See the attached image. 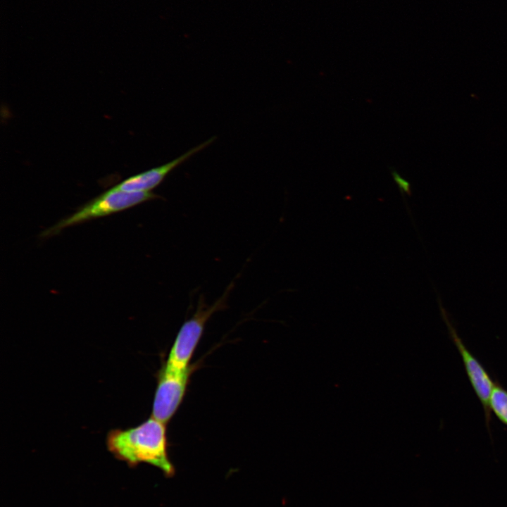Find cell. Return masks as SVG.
Wrapping results in <instances>:
<instances>
[{
    "label": "cell",
    "instance_id": "cell-2",
    "mask_svg": "<svg viewBox=\"0 0 507 507\" xmlns=\"http://www.w3.org/2000/svg\"><path fill=\"white\" fill-rule=\"evenodd\" d=\"M233 287L234 282H231L223 294L211 306L205 303L204 297L200 296L196 312L182 324L176 336L164 364L167 368L176 371H184L189 368V362L203 334L206 323L215 312L225 308Z\"/></svg>",
    "mask_w": 507,
    "mask_h": 507
},
{
    "label": "cell",
    "instance_id": "cell-6",
    "mask_svg": "<svg viewBox=\"0 0 507 507\" xmlns=\"http://www.w3.org/2000/svg\"><path fill=\"white\" fill-rule=\"evenodd\" d=\"M215 139V137H212L206 140L164 165L130 176L115 185L114 187L117 189L128 192H151L159 185L173 169L178 167L199 151L208 146Z\"/></svg>",
    "mask_w": 507,
    "mask_h": 507
},
{
    "label": "cell",
    "instance_id": "cell-5",
    "mask_svg": "<svg viewBox=\"0 0 507 507\" xmlns=\"http://www.w3.org/2000/svg\"><path fill=\"white\" fill-rule=\"evenodd\" d=\"M192 368L176 371L163 365L158 373L152 417L166 424L174 415L184 396Z\"/></svg>",
    "mask_w": 507,
    "mask_h": 507
},
{
    "label": "cell",
    "instance_id": "cell-1",
    "mask_svg": "<svg viewBox=\"0 0 507 507\" xmlns=\"http://www.w3.org/2000/svg\"><path fill=\"white\" fill-rule=\"evenodd\" d=\"M106 446L114 457L130 467L146 463L167 476L175 472L168 454L165 424L152 416L134 427L111 430L107 434Z\"/></svg>",
    "mask_w": 507,
    "mask_h": 507
},
{
    "label": "cell",
    "instance_id": "cell-4",
    "mask_svg": "<svg viewBox=\"0 0 507 507\" xmlns=\"http://www.w3.org/2000/svg\"><path fill=\"white\" fill-rule=\"evenodd\" d=\"M438 301L442 317L447 326L450 337L457 348L462 358L470 384L482 406L487 428L489 433H491V411L489 408V399L494 384V381L491 379L487 371L481 363L465 346L463 340L457 333L454 326L451 323L446 311L442 305L441 301L438 299Z\"/></svg>",
    "mask_w": 507,
    "mask_h": 507
},
{
    "label": "cell",
    "instance_id": "cell-8",
    "mask_svg": "<svg viewBox=\"0 0 507 507\" xmlns=\"http://www.w3.org/2000/svg\"><path fill=\"white\" fill-rule=\"evenodd\" d=\"M391 174L396 184L399 187L401 195L403 196L404 193L408 196H411L412 193L409 182L403 179L394 169L391 170Z\"/></svg>",
    "mask_w": 507,
    "mask_h": 507
},
{
    "label": "cell",
    "instance_id": "cell-7",
    "mask_svg": "<svg viewBox=\"0 0 507 507\" xmlns=\"http://www.w3.org/2000/svg\"><path fill=\"white\" fill-rule=\"evenodd\" d=\"M489 408L491 412L507 426V390L496 381L490 395Z\"/></svg>",
    "mask_w": 507,
    "mask_h": 507
},
{
    "label": "cell",
    "instance_id": "cell-3",
    "mask_svg": "<svg viewBox=\"0 0 507 507\" xmlns=\"http://www.w3.org/2000/svg\"><path fill=\"white\" fill-rule=\"evenodd\" d=\"M157 198H159L158 196L151 192H128L113 187L83 205L73 214L44 230L42 237L54 236L66 227L126 210Z\"/></svg>",
    "mask_w": 507,
    "mask_h": 507
}]
</instances>
